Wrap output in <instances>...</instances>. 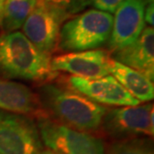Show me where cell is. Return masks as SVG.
Segmentation results:
<instances>
[{
	"mask_svg": "<svg viewBox=\"0 0 154 154\" xmlns=\"http://www.w3.org/2000/svg\"><path fill=\"white\" fill-rule=\"evenodd\" d=\"M39 154H62V153H60V152H58V151H55V150H52L50 148H48V149H45V150H41V152H40Z\"/></svg>",
	"mask_w": 154,
	"mask_h": 154,
	"instance_id": "cell-19",
	"label": "cell"
},
{
	"mask_svg": "<svg viewBox=\"0 0 154 154\" xmlns=\"http://www.w3.org/2000/svg\"><path fill=\"white\" fill-rule=\"evenodd\" d=\"M106 154H153V149L146 140L127 139L112 144Z\"/></svg>",
	"mask_w": 154,
	"mask_h": 154,
	"instance_id": "cell-15",
	"label": "cell"
},
{
	"mask_svg": "<svg viewBox=\"0 0 154 154\" xmlns=\"http://www.w3.org/2000/svg\"><path fill=\"white\" fill-rule=\"evenodd\" d=\"M67 83L72 90L79 92L98 104L136 106L140 103L112 75L97 79H85L71 76L67 80Z\"/></svg>",
	"mask_w": 154,
	"mask_h": 154,
	"instance_id": "cell-9",
	"label": "cell"
},
{
	"mask_svg": "<svg viewBox=\"0 0 154 154\" xmlns=\"http://www.w3.org/2000/svg\"><path fill=\"white\" fill-rule=\"evenodd\" d=\"M0 109L29 115L38 112V101L27 86L0 77Z\"/></svg>",
	"mask_w": 154,
	"mask_h": 154,
	"instance_id": "cell-12",
	"label": "cell"
},
{
	"mask_svg": "<svg viewBox=\"0 0 154 154\" xmlns=\"http://www.w3.org/2000/svg\"><path fill=\"white\" fill-rule=\"evenodd\" d=\"M41 141L48 148L62 154H105L103 143L86 132L46 118L38 120Z\"/></svg>",
	"mask_w": 154,
	"mask_h": 154,
	"instance_id": "cell-6",
	"label": "cell"
},
{
	"mask_svg": "<svg viewBox=\"0 0 154 154\" xmlns=\"http://www.w3.org/2000/svg\"><path fill=\"white\" fill-rule=\"evenodd\" d=\"M42 141L29 117L0 109V154H39Z\"/></svg>",
	"mask_w": 154,
	"mask_h": 154,
	"instance_id": "cell-5",
	"label": "cell"
},
{
	"mask_svg": "<svg viewBox=\"0 0 154 154\" xmlns=\"http://www.w3.org/2000/svg\"><path fill=\"white\" fill-rule=\"evenodd\" d=\"M44 105L64 122L62 124L75 130L94 131L102 125L106 107L98 104L79 92L46 85L41 89Z\"/></svg>",
	"mask_w": 154,
	"mask_h": 154,
	"instance_id": "cell-2",
	"label": "cell"
},
{
	"mask_svg": "<svg viewBox=\"0 0 154 154\" xmlns=\"http://www.w3.org/2000/svg\"><path fill=\"white\" fill-rule=\"evenodd\" d=\"M123 1L124 0H91V5H93L97 10L112 14Z\"/></svg>",
	"mask_w": 154,
	"mask_h": 154,
	"instance_id": "cell-17",
	"label": "cell"
},
{
	"mask_svg": "<svg viewBox=\"0 0 154 154\" xmlns=\"http://www.w3.org/2000/svg\"><path fill=\"white\" fill-rule=\"evenodd\" d=\"M144 20L149 26L154 25V0H146L144 9Z\"/></svg>",
	"mask_w": 154,
	"mask_h": 154,
	"instance_id": "cell-18",
	"label": "cell"
},
{
	"mask_svg": "<svg viewBox=\"0 0 154 154\" xmlns=\"http://www.w3.org/2000/svg\"><path fill=\"white\" fill-rule=\"evenodd\" d=\"M1 22H2V15L0 14V24H1Z\"/></svg>",
	"mask_w": 154,
	"mask_h": 154,
	"instance_id": "cell-21",
	"label": "cell"
},
{
	"mask_svg": "<svg viewBox=\"0 0 154 154\" xmlns=\"http://www.w3.org/2000/svg\"><path fill=\"white\" fill-rule=\"evenodd\" d=\"M50 55L36 47L22 32L11 31L0 36V76L31 81L53 76Z\"/></svg>",
	"mask_w": 154,
	"mask_h": 154,
	"instance_id": "cell-1",
	"label": "cell"
},
{
	"mask_svg": "<svg viewBox=\"0 0 154 154\" xmlns=\"http://www.w3.org/2000/svg\"><path fill=\"white\" fill-rule=\"evenodd\" d=\"M70 15L45 0H37L22 25L23 34L44 53L50 55L57 47L62 24Z\"/></svg>",
	"mask_w": 154,
	"mask_h": 154,
	"instance_id": "cell-4",
	"label": "cell"
},
{
	"mask_svg": "<svg viewBox=\"0 0 154 154\" xmlns=\"http://www.w3.org/2000/svg\"><path fill=\"white\" fill-rule=\"evenodd\" d=\"M146 0H124L113 15L108 46L112 51L131 44L145 28L144 9Z\"/></svg>",
	"mask_w": 154,
	"mask_h": 154,
	"instance_id": "cell-10",
	"label": "cell"
},
{
	"mask_svg": "<svg viewBox=\"0 0 154 154\" xmlns=\"http://www.w3.org/2000/svg\"><path fill=\"white\" fill-rule=\"evenodd\" d=\"M102 124L114 136H153V105L122 106L107 110Z\"/></svg>",
	"mask_w": 154,
	"mask_h": 154,
	"instance_id": "cell-7",
	"label": "cell"
},
{
	"mask_svg": "<svg viewBox=\"0 0 154 154\" xmlns=\"http://www.w3.org/2000/svg\"><path fill=\"white\" fill-rule=\"evenodd\" d=\"M112 59L141 72L153 81L154 78V30L148 26L143 29L134 42L113 51Z\"/></svg>",
	"mask_w": 154,
	"mask_h": 154,
	"instance_id": "cell-11",
	"label": "cell"
},
{
	"mask_svg": "<svg viewBox=\"0 0 154 154\" xmlns=\"http://www.w3.org/2000/svg\"><path fill=\"white\" fill-rule=\"evenodd\" d=\"M3 4H4V0H0V14L1 15L3 12Z\"/></svg>",
	"mask_w": 154,
	"mask_h": 154,
	"instance_id": "cell-20",
	"label": "cell"
},
{
	"mask_svg": "<svg viewBox=\"0 0 154 154\" xmlns=\"http://www.w3.org/2000/svg\"><path fill=\"white\" fill-rule=\"evenodd\" d=\"M65 10L70 16L91 5V0H45Z\"/></svg>",
	"mask_w": 154,
	"mask_h": 154,
	"instance_id": "cell-16",
	"label": "cell"
},
{
	"mask_svg": "<svg viewBox=\"0 0 154 154\" xmlns=\"http://www.w3.org/2000/svg\"><path fill=\"white\" fill-rule=\"evenodd\" d=\"M37 0H4L2 12L3 28L6 32L21 28Z\"/></svg>",
	"mask_w": 154,
	"mask_h": 154,
	"instance_id": "cell-14",
	"label": "cell"
},
{
	"mask_svg": "<svg viewBox=\"0 0 154 154\" xmlns=\"http://www.w3.org/2000/svg\"><path fill=\"white\" fill-rule=\"evenodd\" d=\"M111 57L101 49L68 52L51 59L53 72L63 71L85 79H97L110 74Z\"/></svg>",
	"mask_w": 154,
	"mask_h": 154,
	"instance_id": "cell-8",
	"label": "cell"
},
{
	"mask_svg": "<svg viewBox=\"0 0 154 154\" xmlns=\"http://www.w3.org/2000/svg\"><path fill=\"white\" fill-rule=\"evenodd\" d=\"M110 75L139 102H147L154 97L153 81L139 71L129 68L111 58Z\"/></svg>",
	"mask_w": 154,
	"mask_h": 154,
	"instance_id": "cell-13",
	"label": "cell"
},
{
	"mask_svg": "<svg viewBox=\"0 0 154 154\" xmlns=\"http://www.w3.org/2000/svg\"><path fill=\"white\" fill-rule=\"evenodd\" d=\"M113 15L89 9L64 22L59 32L57 47L64 52L93 50L108 42Z\"/></svg>",
	"mask_w": 154,
	"mask_h": 154,
	"instance_id": "cell-3",
	"label": "cell"
}]
</instances>
